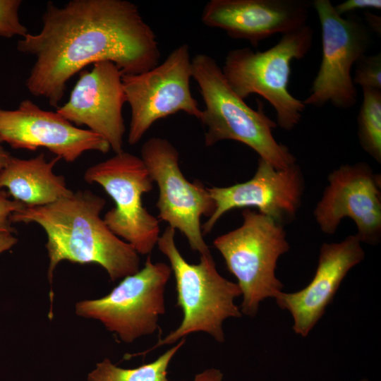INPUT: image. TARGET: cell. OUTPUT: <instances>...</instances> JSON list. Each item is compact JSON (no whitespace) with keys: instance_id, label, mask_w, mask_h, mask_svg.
Wrapping results in <instances>:
<instances>
[{"instance_id":"7402d4cb","label":"cell","mask_w":381,"mask_h":381,"mask_svg":"<svg viewBox=\"0 0 381 381\" xmlns=\"http://www.w3.org/2000/svg\"><path fill=\"white\" fill-rule=\"evenodd\" d=\"M20 0H0V37H25L28 30L20 21L18 10Z\"/></svg>"},{"instance_id":"5bb4252c","label":"cell","mask_w":381,"mask_h":381,"mask_svg":"<svg viewBox=\"0 0 381 381\" xmlns=\"http://www.w3.org/2000/svg\"><path fill=\"white\" fill-rule=\"evenodd\" d=\"M0 140L14 149L45 147L66 162H73L87 151L107 153L111 150L102 136L73 125L56 111L42 109L28 99L16 109L0 108Z\"/></svg>"},{"instance_id":"d4e9b609","label":"cell","mask_w":381,"mask_h":381,"mask_svg":"<svg viewBox=\"0 0 381 381\" xmlns=\"http://www.w3.org/2000/svg\"><path fill=\"white\" fill-rule=\"evenodd\" d=\"M365 25L370 32H375L380 36L381 33V18L380 16L371 13L370 11H365L363 13Z\"/></svg>"},{"instance_id":"cb8c5ba5","label":"cell","mask_w":381,"mask_h":381,"mask_svg":"<svg viewBox=\"0 0 381 381\" xmlns=\"http://www.w3.org/2000/svg\"><path fill=\"white\" fill-rule=\"evenodd\" d=\"M336 12L343 16L344 14H349L357 10L365 9H381L380 0H346L334 6Z\"/></svg>"},{"instance_id":"9c48e42d","label":"cell","mask_w":381,"mask_h":381,"mask_svg":"<svg viewBox=\"0 0 381 381\" xmlns=\"http://www.w3.org/2000/svg\"><path fill=\"white\" fill-rule=\"evenodd\" d=\"M322 39V58L305 105L322 107L329 102L337 108L349 109L357 102L358 92L351 71L369 49V29L354 15L339 16L329 0H315Z\"/></svg>"},{"instance_id":"52a82bcc","label":"cell","mask_w":381,"mask_h":381,"mask_svg":"<svg viewBox=\"0 0 381 381\" xmlns=\"http://www.w3.org/2000/svg\"><path fill=\"white\" fill-rule=\"evenodd\" d=\"M84 179L101 186L115 206L104 216L109 229L138 254H150L160 236L159 219L143 206L142 197L153 181L142 159L122 151L88 167Z\"/></svg>"},{"instance_id":"ffe728a7","label":"cell","mask_w":381,"mask_h":381,"mask_svg":"<svg viewBox=\"0 0 381 381\" xmlns=\"http://www.w3.org/2000/svg\"><path fill=\"white\" fill-rule=\"evenodd\" d=\"M363 101L358 114V136L362 148L381 162V90L362 88Z\"/></svg>"},{"instance_id":"603a6c76","label":"cell","mask_w":381,"mask_h":381,"mask_svg":"<svg viewBox=\"0 0 381 381\" xmlns=\"http://www.w3.org/2000/svg\"><path fill=\"white\" fill-rule=\"evenodd\" d=\"M24 207L25 205L21 202L8 199L6 191L0 190V232H14L11 216Z\"/></svg>"},{"instance_id":"30bf717a","label":"cell","mask_w":381,"mask_h":381,"mask_svg":"<svg viewBox=\"0 0 381 381\" xmlns=\"http://www.w3.org/2000/svg\"><path fill=\"white\" fill-rule=\"evenodd\" d=\"M191 59L189 46L183 44L150 70L122 75L126 100L131 107L129 145L137 144L157 121L179 111L199 120L202 110L190 87Z\"/></svg>"},{"instance_id":"ac0fdd59","label":"cell","mask_w":381,"mask_h":381,"mask_svg":"<svg viewBox=\"0 0 381 381\" xmlns=\"http://www.w3.org/2000/svg\"><path fill=\"white\" fill-rule=\"evenodd\" d=\"M61 159L56 156L47 161L44 153L28 159L11 156L0 171V190H7L25 207L49 205L69 196L73 191L67 187L65 178L54 172Z\"/></svg>"},{"instance_id":"4316f807","label":"cell","mask_w":381,"mask_h":381,"mask_svg":"<svg viewBox=\"0 0 381 381\" xmlns=\"http://www.w3.org/2000/svg\"><path fill=\"white\" fill-rule=\"evenodd\" d=\"M18 242L13 233L0 232V254L11 249Z\"/></svg>"},{"instance_id":"4fadbf2b","label":"cell","mask_w":381,"mask_h":381,"mask_svg":"<svg viewBox=\"0 0 381 381\" xmlns=\"http://www.w3.org/2000/svg\"><path fill=\"white\" fill-rule=\"evenodd\" d=\"M207 190L215 208L202 225L203 234L210 232L225 213L236 208H256L282 225L292 221L301 207L304 179L296 164L278 169L259 157L256 171L247 181Z\"/></svg>"},{"instance_id":"d6986e66","label":"cell","mask_w":381,"mask_h":381,"mask_svg":"<svg viewBox=\"0 0 381 381\" xmlns=\"http://www.w3.org/2000/svg\"><path fill=\"white\" fill-rule=\"evenodd\" d=\"M182 339L155 361L133 369H124L114 365L108 358L97 363L87 375V381H169L167 368L177 353L184 345Z\"/></svg>"},{"instance_id":"e0dca14e","label":"cell","mask_w":381,"mask_h":381,"mask_svg":"<svg viewBox=\"0 0 381 381\" xmlns=\"http://www.w3.org/2000/svg\"><path fill=\"white\" fill-rule=\"evenodd\" d=\"M365 256L356 235L339 243L322 245L313 279L294 293L280 291L274 298L277 305L293 318L294 332L306 337L325 313L349 271Z\"/></svg>"},{"instance_id":"f1b7e54d","label":"cell","mask_w":381,"mask_h":381,"mask_svg":"<svg viewBox=\"0 0 381 381\" xmlns=\"http://www.w3.org/2000/svg\"><path fill=\"white\" fill-rule=\"evenodd\" d=\"M361 381H367L366 380H361Z\"/></svg>"},{"instance_id":"7c38bea8","label":"cell","mask_w":381,"mask_h":381,"mask_svg":"<svg viewBox=\"0 0 381 381\" xmlns=\"http://www.w3.org/2000/svg\"><path fill=\"white\" fill-rule=\"evenodd\" d=\"M313 214L320 230L333 234L341 220L351 219L361 242L376 245L381 237L380 175L361 162L342 165L328 176Z\"/></svg>"},{"instance_id":"5b68a950","label":"cell","mask_w":381,"mask_h":381,"mask_svg":"<svg viewBox=\"0 0 381 381\" xmlns=\"http://www.w3.org/2000/svg\"><path fill=\"white\" fill-rule=\"evenodd\" d=\"M313 30L308 25L283 35L279 41L263 52L249 47L229 51L222 70L233 91L245 99L252 94L265 99L273 107L277 124L290 131L301 121L306 105L289 90L291 64L310 50Z\"/></svg>"},{"instance_id":"3957f363","label":"cell","mask_w":381,"mask_h":381,"mask_svg":"<svg viewBox=\"0 0 381 381\" xmlns=\"http://www.w3.org/2000/svg\"><path fill=\"white\" fill-rule=\"evenodd\" d=\"M191 62L192 78L205 104L199 121L207 128V147L222 140H235L251 148L276 169L296 164L289 148L275 140L272 133L277 124L266 115L260 102L257 109L249 107L233 91L222 67L210 55L197 54Z\"/></svg>"},{"instance_id":"6da1fadb","label":"cell","mask_w":381,"mask_h":381,"mask_svg":"<svg viewBox=\"0 0 381 381\" xmlns=\"http://www.w3.org/2000/svg\"><path fill=\"white\" fill-rule=\"evenodd\" d=\"M42 27L17 42L35 58L25 80L29 92L59 107L68 81L99 61H111L123 75L138 74L159 64L156 35L138 7L127 0H71L47 3Z\"/></svg>"},{"instance_id":"277c9868","label":"cell","mask_w":381,"mask_h":381,"mask_svg":"<svg viewBox=\"0 0 381 381\" xmlns=\"http://www.w3.org/2000/svg\"><path fill=\"white\" fill-rule=\"evenodd\" d=\"M176 230L169 226L160 235L157 246L168 259L176 281L177 306L183 317L179 326L150 349L145 355L159 346L174 344L195 332H205L217 341H224L223 322L240 318L242 313L234 299L241 295L236 283L223 277L217 270L210 254L200 255L198 264L188 262L175 242Z\"/></svg>"},{"instance_id":"83f0119b","label":"cell","mask_w":381,"mask_h":381,"mask_svg":"<svg viewBox=\"0 0 381 381\" xmlns=\"http://www.w3.org/2000/svg\"><path fill=\"white\" fill-rule=\"evenodd\" d=\"M11 155L1 145L0 140V171L6 165Z\"/></svg>"},{"instance_id":"44dd1931","label":"cell","mask_w":381,"mask_h":381,"mask_svg":"<svg viewBox=\"0 0 381 381\" xmlns=\"http://www.w3.org/2000/svg\"><path fill=\"white\" fill-rule=\"evenodd\" d=\"M355 85L381 90V54L364 55L355 64Z\"/></svg>"},{"instance_id":"9a60e30c","label":"cell","mask_w":381,"mask_h":381,"mask_svg":"<svg viewBox=\"0 0 381 381\" xmlns=\"http://www.w3.org/2000/svg\"><path fill=\"white\" fill-rule=\"evenodd\" d=\"M122 73L111 61L93 64L90 71L83 70L68 100L56 111L77 126L102 136L114 153L123 147L126 126L123 107L126 102Z\"/></svg>"},{"instance_id":"7a4b0ae2","label":"cell","mask_w":381,"mask_h":381,"mask_svg":"<svg viewBox=\"0 0 381 381\" xmlns=\"http://www.w3.org/2000/svg\"><path fill=\"white\" fill-rule=\"evenodd\" d=\"M105 204L99 195L80 190L49 205L25 207L11 216V223H35L44 230L50 284L63 260L100 265L112 282L140 270L139 254L101 217Z\"/></svg>"},{"instance_id":"ba28073f","label":"cell","mask_w":381,"mask_h":381,"mask_svg":"<svg viewBox=\"0 0 381 381\" xmlns=\"http://www.w3.org/2000/svg\"><path fill=\"white\" fill-rule=\"evenodd\" d=\"M171 272L169 265L153 262L148 256L142 269L123 278L105 296L76 303L75 314L100 321L127 344L152 334L165 313V287Z\"/></svg>"},{"instance_id":"484cf974","label":"cell","mask_w":381,"mask_h":381,"mask_svg":"<svg viewBox=\"0 0 381 381\" xmlns=\"http://www.w3.org/2000/svg\"><path fill=\"white\" fill-rule=\"evenodd\" d=\"M223 375L217 369L210 368L195 375L193 381H222Z\"/></svg>"},{"instance_id":"2e32d148","label":"cell","mask_w":381,"mask_h":381,"mask_svg":"<svg viewBox=\"0 0 381 381\" xmlns=\"http://www.w3.org/2000/svg\"><path fill=\"white\" fill-rule=\"evenodd\" d=\"M311 5L306 0H210L202 9L201 21L257 47L274 35L306 25Z\"/></svg>"},{"instance_id":"8992f818","label":"cell","mask_w":381,"mask_h":381,"mask_svg":"<svg viewBox=\"0 0 381 381\" xmlns=\"http://www.w3.org/2000/svg\"><path fill=\"white\" fill-rule=\"evenodd\" d=\"M242 217V224L217 236L213 246L237 279L243 296L241 313L254 317L261 301L282 291L275 270L290 246L283 225L272 218L248 208Z\"/></svg>"},{"instance_id":"8fae6325","label":"cell","mask_w":381,"mask_h":381,"mask_svg":"<svg viewBox=\"0 0 381 381\" xmlns=\"http://www.w3.org/2000/svg\"><path fill=\"white\" fill-rule=\"evenodd\" d=\"M140 158L158 186V219L179 230L200 255L210 254L200 222L202 216L210 217L215 208L207 188L198 181L186 179L179 166V152L166 138H149L141 147Z\"/></svg>"}]
</instances>
